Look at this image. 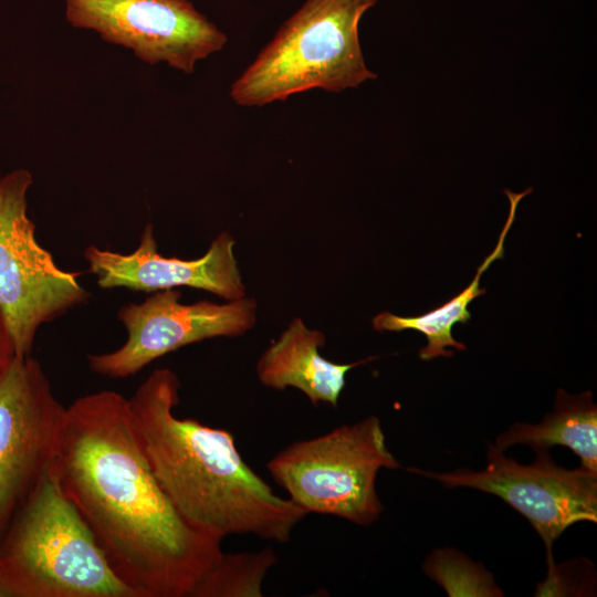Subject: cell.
Segmentation results:
<instances>
[{
	"instance_id": "cell-1",
	"label": "cell",
	"mask_w": 597,
	"mask_h": 597,
	"mask_svg": "<svg viewBox=\"0 0 597 597\" xmlns=\"http://www.w3.org/2000/svg\"><path fill=\"white\" fill-rule=\"evenodd\" d=\"M54 471L111 567L138 597H189L223 553L221 541L189 526L166 496L128 399L116 391L66 407Z\"/></svg>"
},
{
	"instance_id": "cell-2",
	"label": "cell",
	"mask_w": 597,
	"mask_h": 597,
	"mask_svg": "<svg viewBox=\"0 0 597 597\" xmlns=\"http://www.w3.org/2000/svg\"><path fill=\"white\" fill-rule=\"evenodd\" d=\"M179 388L177 375L159 368L128 398L139 443L172 506L221 542L239 534L287 543L306 512L248 465L230 431L177 417Z\"/></svg>"
},
{
	"instance_id": "cell-3",
	"label": "cell",
	"mask_w": 597,
	"mask_h": 597,
	"mask_svg": "<svg viewBox=\"0 0 597 597\" xmlns=\"http://www.w3.org/2000/svg\"><path fill=\"white\" fill-rule=\"evenodd\" d=\"M6 597H138L111 567L53 470L0 537Z\"/></svg>"
},
{
	"instance_id": "cell-4",
	"label": "cell",
	"mask_w": 597,
	"mask_h": 597,
	"mask_svg": "<svg viewBox=\"0 0 597 597\" xmlns=\"http://www.w3.org/2000/svg\"><path fill=\"white\" fill-rule=\"evenodd\" d=\"M378 0H305L232 82L230 98L262 107L311 90L341 93L377 74L366 65L358 24Z\"/></svg>"
},
{
	"instance_id": "cell-5",
	"label": "cell",
	"mask_w": 597,
	"mask_h": 597,
	"mask_svg": "<svg viewBox=\"0 0 597 597\" xmlns=\"http://www.w3.org/2000/svg\"><path fill=\"white\" fill-rule=\"evenodd\" d=\"M383 468L396 470L400 463L389 451L376 416L295 441L266 463L273 480L306 514L337 516L363 526L375 523L384 510L376 491Z\"/></svg>"
},
{
	"instance_id": "cell-6",
	"label": "cell",
	"mask_w": 597,
	"mask_h": 597,
	"mask_svg": "<svg viewBox=\"0 0 597 597\" xmlns=\"http://www.w3.org/2000/svg\"><path fill=\"white\" fill-rule=\"evenodd\" d=\"M27 169L0 178V308L19 357L30 356L38 329L85 303L90 293L80 272L62 270L35 238L28 217Z\"/></svg>"
},
{
	"instance_id": "cell-7",
	"label": "cell",
	"mask_w": 597,
	"mask_h": 597,
	"mask_svg": "<svg viewBox=\"0 0 597 597\" xmlns=\"http://www.w3.org/2000/svg\"><path fill=\"white\" fill-rule=\"evenodd\" d=\"M536 460L520 464L489 444L488 463L481 471L458 469L437 473L409 469L439 481L446 488L467 486L501 498L525 516L543 540L548 564L547 579L557 582L552 546L578 522H597V472L584 467L557 465L548 450L536 451Z\"/></svg>"
},
{
	"instance_id": "cell-8",
	"label": "cell",
	"mask_w": 597,
	"mask_h": 597,
	"mask_svg": "<svg viewBox=\"0 0 597 597\" xmlns=\"http://www.w3.org/2000/svg\"><path fill=\"white\" fill-rule=\"evenodd\" d=\"M66 21L130 50L140 61L187 75L220 52L227 34L189 0H62Z\"/></svg>"
},
{
	"instance_id": "cell-9",
	"label": "cell",
	"mask_w": 597,
	"mask_h": 597,
	"mask_svg": "<svg viewBox=\"0 0 597 597\" xmlns=\"http://www.w3.org/2000/svg\"><path fill=\"white\" fill-rule=\"evenodd\" d=\"M65 410L40 363L17 357L0 380V537L53 470Z\"/></svg>"
},
{
	"instance_id": "cell-10",
	"label": "cell",
	"mask_w": 597,
	"mask_h": 597,
	"mask_svg": "<svg viewBox=\"0 0 597 597\" xmlns=\"http://www.w3.org/2000/svg\"><path fill=\"white\" fill-rule=\"evenodd\" d=\"M178 289L153 292L142 303L118 310L127 338L117 349L87 356L90 369L109 378H125L140 371L155 359L184 346L213 337H235L256 322L258 304L241 297L218 304L199 301L180 303Z\"/></svg>"
},
{
	"instance_id": "cell-11",
	"label": "cell",
	"mask_w": 597,
	"mask_h": 597,
	"mask_svg": "<svg viewBox=\"0 0 597 597\" xmlns=\"http://www.w3.org/2000/svg\"><path fill=\"white\" fill-rule=\"evenodd\" d=\"M234 244L231 234L223 231L212 240L201 258H166L158 252L154 226L148 223L135 251L125 254L90 245L83 256L88 272L96 276L97 285L104 290L124 287L150 293L188 286L234 301L245 296Z\"/></svg>"
},
{
	"instance_id": "cell-12",
	"label": "cell",
	"mask_w": 597,
	"mask_h": 597,
	"mask_svg": "<svg viewBox=\"0 0 597 597\" xmlns=\"http://www.w3.org/2000/svg\"><path fill=\"white\" fill-rule=\"evenodd\" d=\"M325 343L326 337L322 332L307 328L300 317L293 318L260 356L256 363L260 383L275 390L287 387L298 389L314 406L327 402L337 407L346 385V374L378 356L352 364H337L320 354L318 349Z\"/></svg>"
},
{
	"instance_id": "cell-13",
	"label": "cell",
	"mask_w": 597,
	"mask_h": 597,
	"mask_svg": "<svg viewBox=\"0 0 597 597\" xmlns=\"http://www.w3.org/2000/svg\"><path fill=\"white\" fill-rule=\"evenodd\" d=\"M514 444H526L535 452L564 446L580 458L582 467L597 472V407L591 392L572 396L558 389L554 410L543 421L514 423L491 447L504 452Z\"/></svg>"
},
{
	"instance_id": "cell-14",
	"label": "cell",
	"mask_w": 597,
	"mask_h": 597,
	"mask_svg": "<svg viewBox=\"0 0 597 597\" xmlns=\"http://www.w3.org/2000/svg\"><path fill=\"white\" fill-rule=\"evenodd\" d=\"M532 188H527L522 193L511 192L505 190L510 200V212L506 222L499 235L498 243L493 251L484 259L476 269V273L472 282L458 295L443 303L439 307L431 310L425 314L417 316H399L391 312H383L373 318V327L378 332H401L405 329H415L427 337L428 344L419 352V357L422 360H431L436 357H450L453 352H449L446 347H453L458 350H464V344L455 341L452 336L453 325L457 323L465 324L471 320V312L468 310L469 304L478 296L486 293V290L480 287V279L490 265L504 256V241L512 227L517 205L523 197L528 195Z\"/></svg>"
},
{
	"instance_id": "cell-15",
	"label": "cell",
	"mask_w": 597,
	"mask_h": 597,
	"mask_svg": "<svg viewBox=\"0 0 597 597\" xmlns=\"http://www.w3.org/2000/svg\"><path fill=\"white\" fill-rule=\"evenodd\" d=\"M271 547L226 554L203 574L189 597H262L263 582L276 564Z\"/></svg>"
},
{
	"instance_id": "cell-16",
	"label": "cell",
	"mask_w": 597,
	"mask_h": 597,
	"mask_svg": "<svg viewBox=\"0 0 597 597\" xmlns=\"http://www.w3.org/2000/svg\"><path fill=\"white\" fill-rule=\"evenodd\" d=\"M17 357L19 356L17 354L9 325L3 312L0 308V380L10 369Z\"/></svg>"
},
{
	"instance_id": "cell-17",
	"label": "cell",
	"mask_w": 597,
	"mask_h": 597,
	"mask_svg": "<svg viewBox=\"0 0 597 597\" xmlns=\"http://www.w3.org/2000/svg\"><path fill=\"white\" fill-rule=\"evenodd\" d=\"M0 597H6V595H4L3 590L1 589V587H0Z\"/></svg>"
},
{
	"instance_id": "cell-18",
	"label": "cell",
	"mask_w": 597,
	"mask_h": 597,
	"mask_svg": "<svg viewBox=\"0 0 597 597\" xmlns=\"http://www.w3.org/2000/svg\"><path fill=\"white\" fill-rule=\"evenodd\" d=\"M212 1H216V0H212Z\"/></svg>"
}]
</instances>
